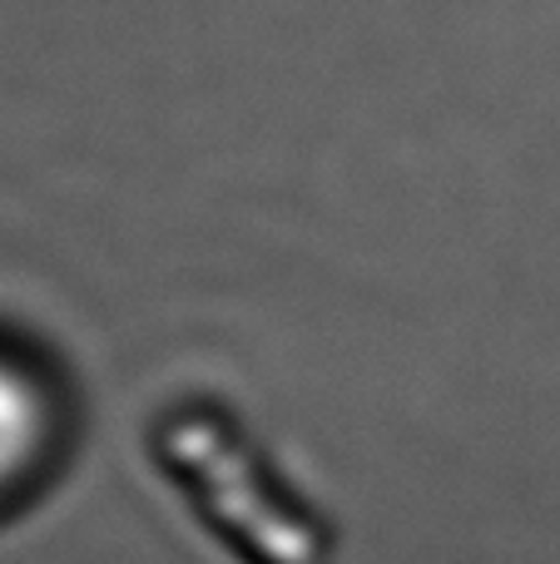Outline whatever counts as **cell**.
Wrapping results in <instances>:
<instances>
[{
  "label": "cell",
  "mask_w": 560,
  "mask_h": 564,
  "mask_svg": "<svg viewBox=\"0 0 560 564\" xmlns=\"http://www.w3.org/2000/svg\"><path fill=\"white\" fill-rule=\"evenodd\" d=\"M40 441H45V401L25 371L0 361V490L25 476Z\"/></svg>",
  "instance_id": "cell-1"
}]
</instances>
